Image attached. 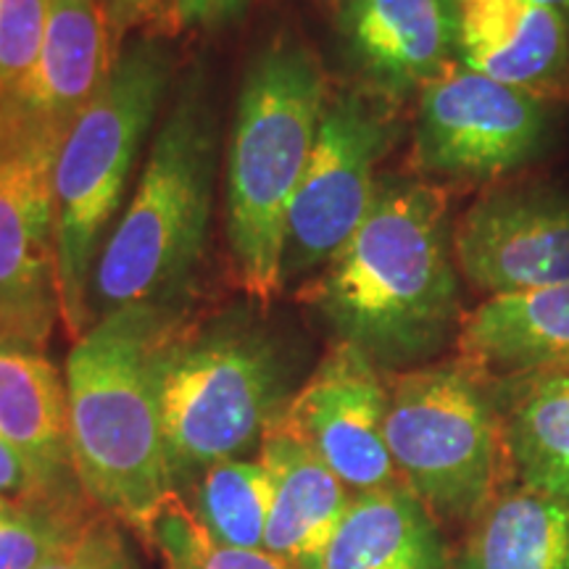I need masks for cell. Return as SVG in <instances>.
I'll return each instance as SVG.
<instances>
[{"instance_id": "cell-1", "label": "cell", "mask_w": 569, "mask_h": 569, "mask_svg": "<svg viewBox=\"0 0 569 569\" xmlns=\"http://www.w3.org/2000/svg\"><path fill=\"white\" fill-rule=\"evenodd\" d=\"M301 301L382 372L432 365L457 340L461 298L448 198L438 184L386 174L351 240Z\"/></svg>"}, {"instance_id": "cell-2", "label": "cell", "mask_w": 569, "mask_h": 569, "mask_svg": "<svg viewBox=\"0 0 569 569\" xmlns=\"http://www.w3.org/2000/svg\"><path fill=\"white\" fill-rule=\"evenodd\" d=\"M174 327L172 306L98 317L77 338L63 377L84 496L142 540L177 493L159 398L161 353Z\"/></svg>"}, {"instance_id": "cell-3", "label": "cell", "mask_w": 569, "mask_h": 569, "mask_svg": "<svg viewBox=\"0 0 569 569\" xmlns=\"http://www.w3.org/2000/svg\"><path fill=\"white\" fill-rule=\"evenodd\" d=\"M330 84L319 56L280 34L248 63L227 153V234L246 293L282 290L284 222L315 151Z\"/></svg>"}, {"instance_id": "cell-4", "label": "cell", "mask_w": 569, "mask_h": 569, "mask_svg": "<svg viewBox=\"0 0 569 569\" xmlns=\"http://www.w3.org/2000/svg\"><path fill=\"white\" fill-rule=\"evenodd\" d=\"M219 124L201 77L177 96L156 132L138 190L98 256L90 315L172 306L206 248Z\"/></svg>"}, {"instance_id": "cell-5", "label": "cell", "mask_w": 569, "mask_h": 569, "mask_svg": "<svg viewBox=\"0 0 569 569\" xmlns=\"http://www.w3.org/2000/svg\"><path fill=\"white\" fill-rule=\"evenodd\" d=\"M172 80V53L134 34L113 56L111 74L53 163L56 296L69 336L90 322V280L109 224L122 209L134 159Z\"/></svg>"}, {"instance_id": "cell-6", "label": "cell", "mask_w": 569, "mask_h": 569, "mask_svg": "<svg viewBox=\"0 0 569 569\" xmlns=\"http://www.w3.org/2000/svg\"><path fill=\"white\" fill-rule=\"evenodd\" d=\"M163 440L174 486L261 443L290 396V359L248 315L177 327L159 365Z\"/></svg>"}, {"instance_id": "cell-7", "label": "cell", "mask_w": 569, "mask_h": 569, "mask_svg": "<svg viewBox=\"0 0 569 569\" xmlns=\"http://www.w3.org/2000/svg\"><path fill=\"white\" fill-rule=\"evenodd\" d=\"M488 382L465 359L432 361L388 380L390 459L438 522L469 528L501 493V409Z\"/></svg>"}, {"instance_id": "cell-8", "label": "cell", "mask_w": 569, "mask_h": 569, "mask_svg": "<svg viewBox=\"0 0 569 569\" xmlns=\"http://www.w3.org/2000/svg\"><path fill=\"white\" fill-rule=\"evenodd\" d=\"M393 134L390 111L367 92L327 98L315 151L284 222L282 282L325 267L359 230L380 180L377 161Z\"/></svg>"}, {"instance_id": "cell-9", "label": "cell", "mask_w": 569, "mask_h": 569, "mask_svg": "<svg viewBox=\"0 0 569 569\" xmlns=\"http://www.w3.org/2000/svg\"><path fill=\"white\" fill-rule=\"evenodd\" d=\"M546 124L530 92L451 63L419 92L415 163L432 177L493 180L536 159Z\"/></svg>"}, {"instance_id": "cell-10", "label": "cell", "mask_w": 569, "mask_h": 569, "mask_svg": "<svg viewBox=\"0 0 569 569\" xmlns=\"http://www.w3.org/2000/svg\"><path fill=\"white\" fill-rule=\"evenodd\" d=\"M61 142L0 113V315L38 348L59 309L53 163Z\"/></svg>"}, {"instance_id": "cell-11", "label": "cell", "mask_w": 569, "mask_h": 569, "mask_svg": "<svg viewBox=\"0 0 569 569\" xmlns=\"http://www.w3.org/2000/svg\"><path fill=\"white\" fill-rule=\"evenodd\" d=\"M388 380L348 343L325 353L272 427L315 451L351 493L398 486L386 440Z\"/></svg>"}, {"instance_id": "cell-12", "label": "cell", "mask_w": 569, "mask_h": 569, "mask_svg": "<svg viewBox=\"0 0 569 569\" xmlns=\"http://www.w3.org/2000/svg\"><path fill=\"white\" fill-rule=\"evenodd\" d=\"M453 259L475 290L532 293L569 282V196L498 188L453 227Z\"/></svg>"}, {"instance_id": "cell-13", "label": "cell", "mask_w": 569, "mask_h": 569, "mask_svg": "<svg viewBox=\"0 0 569 569\" xmlns=\"http://www.w3.org/2000/svg\"><path fill=\"white\" fill-rule=\"evenodd\" d=\"M111 67L113 46L101 0H51L38 67L0 101V113L63 142Z\"/></svg>"}, {"instance_id": "cell-14", "label": "cell", "mask_w": 569, "mask_h": 569, "mask_svg": "<svg viewBox=\"0 0 569 569\" xmlns=\"http://www.w3.org/2000/svg\"><path fill=\"white\" fill-rule=\"evenodd\" d=\"M467 69L530 92H569V24L540 0H446Z\"/></svg>"}, {"instance_id": "cell-15", "label": "cell", "mask_w": 569, "mask_h": 569, "mask_svg": "<svg viewBox=\"0 0 569 569\" xmlns=\"http://www.w3.org/2000/svg\"><path fill=\"white\" fill-rule=\"evenodd\" d=\"M338 24L356 67L386 96L422 92L451 67L446 0H343Z\"/></svg>"}, {"instance_id": "cell-16", "label": "cell", "mask_w": 569, "mask_h": 569, "mask_svg": "<svg viewBox=\"0 0 569 569\" xmlns=\"http://www.w3.org/2000/svg\"><path fill=\"white\" fill-rule=\"evenodd\" d=\"M0 436L30 465L42 498H88L74 467L67 380L34 348L0 343Z\"/></svg>"}, {"instance_id": "cell-17", "label": "cell", "mask_w": 569, "mask_h": 569, "mask_svg": "<svg viewBox=\"0 0 569 569\" xmlns=\"http://www.w3.org/2000/svg\"><path fill=\"white\" fill-rule=\"evenodd\" d=\"M457 348L488 380L569 372V282L486 298L461 319Z\"/></svg>"}, {"instance_id": "cell-18", "label": "cell", "mask_w": 569, "mask_h": 569, "mask_svg": "<svg viewBox=\"0 0 569 569\" xmlns=\"http://www.w3.org/2000/svg\"><path fill=\"white\" fill-rule=\"evenodd\" d=\"M272 478L264 551L293 569H322L353 493L301 440L272 427L261 440Z\"/></svg>"}, {"instance_id": "cell-19", "label": "cell", "mask_w": 569, "mask_h": 569, "mask_svg": "<svg viewBox=\"0 0 569 569\" xmlns=\"http://www.w3.org/2000/svg\"><path fill=\"white\" fill-rule=\"evenodd\" d=\"M322 569H457L440 522L398 486L353 493Z\"/></svg>"}, {"instance_id": "cell-20", "label": "cell", "mask_w": 569, "mask_h": 569, "mask_svg": "<svg viewBox=\"0 0 569 569\" xmlns=\"http://www.w3.org/2000/svg\"><path fill=\"white\" fill-rule=\"evenodd\" d=\"M457 569H569V503L501 490L467 528Z\"/></svg>"}, {"instance_id": "cell-21", "label": "cell", "mask_w": 569, "mask_h": 569, "mask_svg": "<svg viewBox=\"0 0 569 569\" xmlns=\"http://www.w3.org/2000/svg\"><path fill=\"white\" fill-rule=\"evenodd\" d=\"M501 411L503 457L519 488L569 503V372L519 380Z\"/></svg>"}, {"instance_id": "cell-22", "label": "cell", "mask_w": 569, "mask_h": 569, "mask_svg": "<svg viewBox=\"0 0 569 569\" xmlns=\"http://www.w3.org/2000/svg\"><path fill=\"white\" fill-rule=\"evenodd\" d=\"M193 515L209 538L230 549H264L272 478L264 461L230 459L206 469L196 480Z\"/></svg>"}, {"instance_id": "cell-23", "label": "cell", "mask_w": 569, "mask_h": 569, "mask_svg": "<svg viewBox=\"0 0 569 569\" xmlns=\"http://www.w3.org/2000/svg\"><path fill=\"white\" fill-rule=\"evenodd\" d=\"M98 507L82 501L27 498L0 515V569H40L63 549Z\"/></svg>"}, {"instance_id": "cell-24", "label": "cell", "mask_w": 569, "mask_h": 569, "mask_svg": "<svg viewBox=\"0 0 569 569\" xmlns=\"http://www.w3.org/2000/svg\"><path fill=\"white\" fill-rule=\"evenodd\" d=\"M148 543L159 549L163 569H293L264 549L246 551L213 543L180 493L159 511Z\"/></svg>"}, {"instance_id": "cell-25", "label": "cell", "mask_w": 569, "mask_h": 569, "mask_svg": "<svg viewBox=\"0 0 569 569\" xmlns=\"http://www.w3.org/2000/svg\"><path fill=\"white\" fill-rule=\"evenodd\" d=\"M51 0H0V101L38 67Z\"/></svg>"}, {"instance_id": "cell-26", "label": "cell", "mask_w": 569, "mask_h": 569, "mask_svg": "<svg viewBox=\"0 0 569 569\" xmlns=\"http://www.w3.org/2000/svg\"><path fill=\"white\" fill-rule=\"evenodd\" d=\"M40 569H140L124 525L96 509L63 549Z\"/></svg>"}, {"instance_id": "cell-27", "label": "cell", "mask_w": 569, "mask_h": 569, "mask_svg": "<svg viewBox=\"0 0 569 569\" xmlns=\"http://www.w3.org/2000/svg\"><path fill=\"white\" fill-rule=\"evenodd\" d=\"M101 6L109 21L113 56L134 34L159 38L180 32L174 0H101Z\"/></svg>"}, {"instance_id": "cell-28", "label": "cell", "mask_w": 569, "mask_h": 569, "mask_svg": "<svg viewBox=\"0 0 569 569\" xmlns=\"http://www.w3.org/2000/svg\"><path fill=\"white\" fill-rule=\"evenodd\" d=\"M177 27L188 30H217V27L238 21L251 6V0H174Z\"/></svg>"}, {"instance_id": "cell-29", "label": "cell", "mask_w": 569, "mask_h": 569, "mask_svg": "<svg viewBox=\"0 0 569 569\" xmlns=\"http://www.w3.org/2000/svg\"><path fill=\"white\" fill-rule=\"evenodd\" d=\"M0 496L9 501L42 498L30 465L3 436H0Z\"/></svg>"}, {"instance_id": "cell-30", "label": "cell", "mask_w": 569, "mask_h": 569, "mask_svg": "<svg viewBox=\"0 0 569 569\" xmlns=\"http://www.w3.org/2000/svg\"><path fill=\"white\" fill-rule=\"evenodd\" d=\"M0 343H13V346H27L24 338L19 336V330L13 327L9 319H6L3 315H0ZM30 348V346H27Z\"/></svg>"}, {"instance_id": "cell-31", "label": "cell", "mask_w": 569, "mask_h": 569, "mask_svg": "<svg viewBox=\"0 0 569 569\" xmlns=\"http://www.w3.org/2000/svg\"><path fill=\"white\" fill-rule=\"evenodd\" d=\"M540 3H546V6H549V9L557 11L559 17L569 24V0H540Z\"/></svg>"}, {"instance_id": "cell-32", "label": "cell", "mask_w": 569, "mask_h": 569, "mask_svg": "<svg viewBox=\"0 0 569 569\" xmlns=\"http://www.w3.org/2000/svg\"><path fill=\"white\" fill-rule=\"evenodd\" d=\"M11 503H13V501H9V498H3V496H0V515H6V511L11 509Z\"/></svg>"}, {"instance_id": "cell-33", "label": "cell", "mask_w": 569, "mask_h": 569, "mask_svg": "<svg viewBox=\"0 0 569 569\" xmlns=\"http://www.w3.org/2000/svg\"><path fill=\"white\" fill-rule=\"evenodd\" d=\"M336 3H338V6H340V3H343V0H336Z\"/></svg>"}, {"instance_id": "cell-34", "label": "cell", "mask_w": 569, "mask_h": 569, "mask_svg": "<svg viewBox=\"0 0 569 569\" xmlns=\"http://www.w3.org/2000/svg\"><path fill=\"white\" fill-rule=\"evenodd\" d=\"M19 336H21V332H19Z\"/></svg>"}]
</instances>
